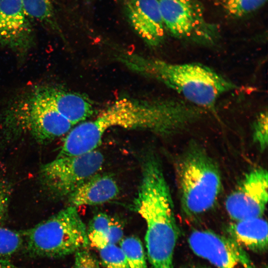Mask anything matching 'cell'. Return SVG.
<instances>
[{"mask_svg":"<svg viewBox=\"0 0 268 268\" xmlns=\"http://www.w3.org/2000/svg\"><path fill=\"white\" fill-rule=\"evenodd\" d=\"M104 162L103 154L97 149L76 156L57 157L42 166L40 180L50 197H68L84 182L98 173Z\"/></svg>","mask_w":268,"mask_h":268,"instance_id":"cell-7","label":"cell"},{"mask_svg":"<svg viewBox=\"0 0 268 268\" xmlns=\"http://www.w3.org/2000/svg\"><path fill=\"white\" fill-rule=\"evenodd\" d=\"M74 268H100L95 256L85 248L74 253Z\"/></svg>","mask_w":268,"mask_h":268,"instance_id":"cell-23","label":"cell"},{"mask_svg":"<svg viewBox=\"0 0 268 268\" xmlns=\"http://www.w3.org/2000/svg\"><path fill=\"white\" fill-rule=\"evenodd\" d=\"M165 26L174 37L196 44L211 46L218 39L216 26L205 18L198 0H158Z\"/></svg>","mask_w":268,"mask_h":268,"instance_id":"cell-8","label":"cell"},{"mask_svg":"<svg viewBox=\"0 0 268 268\" xmlns=\"http://www.w3.org/2000/svg\"><path fill=\"white\" fill-rule=\"evenodd\" d=\"M10 198L9 189L4 185L0 184V226L6 220Z\"/></svg>","mask_w":268,"mask_h":268,"instance_id":"cell-24","label":"cell"},{"mask_svg":"<svg viewBox=\"0 0 268 268\" xmlns=\"http://www.w3.org/2000/svg\"><path fill=\"white\" fill-rule=\"evenodd\" d=\"M22 233L0 226V258L9 257L23 245Z\"/></svg>","mask_w":268,"mask_h":268,"instance_id":"cell-20","label":"cell"},{"mask_svg":"<svg viewBox=\"0 0 268 268\" xmlns=\"http://www.w3.org/2000/svg\"><path fill=\"white\" fill-rule=\"evenodd\" d=\"M175 173L181 206L188 217L199 216L215 205L222 188L219 170L204 149L189 146L179 157Z\"/></svg>","mask_w":268,"mask_h":268,"instance_id":"cell-4","label":"cell"},{"mask_svg":"<svg viewBox=\"0 0 268 268\" xmlns=\"http://www.w3.org/2000/svg\"><path fill=\"white\" fill-rule=\"evenodd\" d=\"M204 116L202 109L184 99L120 98L93 120L81 122L71 129L57 157L76 156L96 150L104 133L113 127L166 135L184 130Z\"/></svg>","mask_w":268,"mask_h":268,"instance_id":"cell-1","label":"cell"},{"mask_svg":"<svg viewBox=\"0 0 268 268\" xmlns=\"http://www.w3.org/2000/svg\"><path fill=\"white\" fill-rule=\"evenodd\" d=\"M119 192L112 177L98 173L84 182L67 198L69 205L77 207L108 202L117 198Z\"/></svg>","mask_w":268,"mask_h":268,"instance_id":"cell-14","label":"cell"},{"mask_svg":"<svg viewBox=\"0 0 268 268\" xmlns=\"http://www.w3.org/2000/svg\"><path fill=\"white\" fill-rule=\"evenodd\" d=\"M22 234L26 251L33 257L62 258L89 245L86 225L77 207L70 205Z\"/></svg>","mask_w":268,"mask_h":268,"instance_id":"cell-5","label":"cell"},{"mask_svg":"<svg viewBox=\"0 0 268 268\" xmlns=\"http://www.w3.org/2000/svg\"><path fill=\"white\" fill-rule=\"evenodd\" d=\"M96 248L106 268H129L124 252L120 246L104 240Z\"/></svg>","mask_w":268,"mask_h":268,"instance_id":"cell-19","label":"cell"},{"mask_svg":"<svg viewBox=\"0 0 268 268\" xmlns=\"http://www.w3.org/2000/svg\"><path fill=\"white\" fill-rule=\"evenodd\" d=\"M87 231L101 233L109 243L116 244L123 239V229L121 224L105 213H99L90 220Z\"/></svg>","mask_w":268,"mask_h":268,"instance_id":"cell-16","label":"cell"},{"mask_svg":"<svg viewBox=\"0 0 268 268\" xmlns=\"http://www.w3.org/2000/svg\"></svg>","mask_w":268,"mask_h":268,"instance_id":"cell-27","label":"cell"},{"mask_svg":"<svg viewBox=\"0 0 268 268\" xmlns=\"http://www.w3.org/2000/svg\"><path fill=\"white\" fill-rule=\"evenodd\" d=\"M24 11L30 18L36 20L53 28L57 27L54 20L55 0H21Z\"/></svg>","mask_w":268,"mask_h":268,"instance_id":"cell-17","label":"cell"},{"mask_svg":"<svg viewBox=\"0 0 268 268\" xmlns=\"http://www.w3.org/2000/svg\"><path fill=\"white\" fill-rule=\"evenodd\" d=\"M253 140L264 150L268 145V112H261L257 117L253 127Z\"/></svg>","mask_w":268,"mask_h":268,"instance_id":"cell-22","label":"cell"},{"mask_svg":"<svg viewBox=\"0 0 268 268\" xmlns=\"http://www.w3.org/2000/svg\"><path fill=\"white\" fill-rule=\"evenodd\" d=\"M129 21L137 35L148 46L161 45L165 37V26L158 0H124Z\"/></svg>","mask_w":268,"mask_h":268,"instance_id":"cell-13","label":"cell"},{"mask_svg":"<svg viewBox=\"0 0 268 268\" xmlns=\"http://www.w3.org/2000/svg\"><path fill=\"white\" fill-rule=\"evenodd\" d=\"M1 118L4 127L16 133L30 134L37 141H51L68 133L73 125L29 91L14 98L4 108Z\"/></svg>","mask_w":268,"mask_h":268,"instance_id":"cell-6","label":"cell"},{"mask_svg":"<svg viewBox=\"0 0 268 268\" xmlns=\"http://www.w3.org/2000/svg\"><path fill=\"white\" fill-rule=\"evenodd\" d=\"M267 0H224L223 6L228 15L234 18H239L260 8Z\"/></svg>","mask_w":268,"mask_h":268,"instance_id":"cell-21","label":"cell"},{"mask_svg":"<svg viewBox=\"0 0 268 268\" xmlns=\"http://www.w3.org/2000/svg\"><path fill=\"white\" fill-rule=\"evenodd\" d=\"M188 242L196 255L216 268H256L245 249L229 236L197 230L190 235Z\"/></svg>","mask_w":268,"mask_h":268,"instance_id":"cell-9","label":"cell"},{"mask_svg":"<svg viewBox=\"0 0 268 268\" xmlns=\"http://www.w3.org/2000/svg\"><path fill=\"white\" fill-rule=\"evenodd\" d=\"M34 31L21 0H0V47L25 56L34 44Z\"/></svg>","mask_w":268,"mask_h":268,"instance_id":"cell-11","label":"cell"},{"mask_svg":"<svg viewBox=\"0 0 268 268\" xmlns=\"http://www.w3.org/2000/svg\"><path fill=\"white\" fill-rule=\"evenodd\" d=\"M120 243L129 268H147L145 253L140 240L136 236L123 238Z\"/></svg>","mask_w":268,"mask_h":268,"instance_id":"cell-18","label":"cell"},{"mask_svg":"<svg viewBox=\"0 0 268 268\" xmlns=\"http://www.w3.org/2000/svg\"><path fill=\"white\" fill-rule=\"evenodd\" d=\"M37 100L47 105L73 126L84 121L93 113V106L84 95L54 85L37 86L29 90Z\"/></svg>","mask_w":268,"mask_h":268,"instance_id":"cell-12","label":"cell"},{"mask_svg":"<svg viewBox=\"0 0 268 268\" xmlns=\"http://www.w3.org/2000/svg\"><path fill=\"white\" fill-rule=\"evenodd\" d=\"M118 58L129 69L160 82L207 111H214L218 99L237 88L231 80L200 63H172L127 52Z\"/></svg>","mask_w":268,"mask_h":268,"instance_id":"cell-2","label":"cell"},{"mask_svg":"<svg viewBox=\"0 0 268 268\" xmlns=\"http://www.w3.org/2000/svg\"><path fill=\"white\" fill-rule=\"evenodd\" d=\"M188 268H210L206 266H193Z\"/></svg>","mask_w":268,"mask_h":268,"instance_id":"cell-26","label":"cell"},{"mask_svg":"<svg viewBox=\"0 0 268 268\" xmlns=\"http://www.w3.org/2000/svg\"><path fill=\"white\" fill-rule=\"evenodd\" d=\"M268 198V172L258 168L247 173L228 195L225 208L235 221L262 217Z\"/></svg>","mask_w":268,"mask_h":268,"instance_id":"cell-10","label":"cell"},{"mask_svg":"<svg viewBox=\"0 0 268 268\" xmlns=\"http://www.w3.org/2000/svg\"><path fill=\"white\" fill-rule=\"evenodd\" d=\"M229 237L243 248L262 254L268 250V223L262 217L236 221L227 228Z\"/></svg>","mask_w":268,"mask_h":268,"instance_id":"cell-15","label":"cell"},{"mask_svg":"<svg viewBox=\"0 0 268 268\" xmlns=\"http://www.w3.org/2000/svg\"><path fill=\"white\" fill-rule=\"evenodd\" d=\"M0 268H16L14 266L11 265L9 262L0 258Z\"/></svg>","mask_w":268,"mask_h":268,"instance_id":"cell-25","label":"cell"},{"mask_svg":"<svg viewBox=\"0 0 268 268\" xmlns=\"http://www.w3.org/2000/svg\"><path fill=\"white\" fill-rule=\"evenodd\" d=\"M133 208L145 220V246L152 268H174V254L180 230L168 185L151 181L141 185Z\"/></svg>","mask_w":268,"mask_h":268,"instance_id":"cell-3","label":"cell"}]
</instances>
